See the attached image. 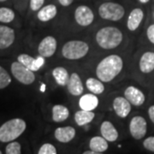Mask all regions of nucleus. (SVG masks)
I'll return each mask as SVG.
<instances>
[{"mask_svg": "<svg viewBox=\"0 0 154 154\" xmlns=\"http://www.w3.org/2000/svg\"><path fill=\"white\" fill-rule=\"evenodd\" d=\"M122 68V58L120 56L112 54L99 62L96 68V75L103 82H110L121 73Z\"/></svg>", "mask_w": 154, "mask_h": 154, "instance_id": "1", "label": "nucleus"}, {"mask_svg": "<svg viewBox=\"0 0 154 154\" xmlns=\"http://www.w3.org/2000/svg\"><path fill=\"white\" fill-rule=\"evenodd\" d=\"M123 35L119 28L116 27H105L96 33L95 39L101 48L112 50L119 46L122 41Z\"/></svg>", "mask_w": 154, "mask_h": 154, "instance_id": "2", "label": "nucleus"}, {"mask_svg": "<svg viewBox=\"0 0 154 154\" xmlns=\"http://www.w3.org/2000/svg\"><path fill=\"white\" fill-rule=\"evenodd\" d=\"M26 122L21 118H14L5 122L0 127V141L7 143L20 137L26 130Z\"/></svg>", "mask_w": 154, "mask_h": 154, "instance_id": "3", "label": "nucleus"}, {"mask_svg": "<svg viewBox=\"0 0 154 154\" xmlns=\"http://www.w3.org/2000/svg\"><path fill=\"white\" fill-rule=\"evenodd\" d=\"M89 45L82 40H70L62 48V54L68 60H78L88 53Z\"/></svg>", "mask_w": 154, "mask_h": 154, "instance_id": "4", "label": "nucleus"}, {"mask_svg": "<svg viewBox=\"0 0 154 154\" xmlns=\"http://www.w3.org/2000/svg\"><path fill=\"white\" fill-rule=\"evenodd\" d=\"M99 14L102 19L117 22L125 15L124 7L120 4L113 2H105L99 6Z\"/></svg>", "mask_w": 154, "mask_h": 154, "instance_id": "5", "label": "nucleus"}, {"mask_svg": "<svg viewBox=\"0 0 154 154\" xmlns=\"http://www.w3.org/2000/svg\"><path fill=\"white\" fill-rule=\"evenodd\" d=\"M11 69L13 76L22 84L30 85L35 81V75L33 71L24 66L19 61L14 62L11 64Z\"/></svg>", "mask_w": 154, "mask_h": 154, "instance_id": "6", "label": "nucleus"}, {"mask_svg": "<svg viewBox=\"0 0 154 154\" xmlns=\"http://www.w3.org/2000/svg\"><path fill=\"white\" fill-rule=\"evenodd\" d=\"M129 132L134 139L140 140L146 136L147 132V123L146 119L140 116H134L129 122Z\"/></svg>", "mask_w": 154, "mask_h": 154, "instance_id": "7", "label": "nucleus"}, {"mask_svg": "<svg viewBox=\"0 0 154 154\" xmlns=\"http://www.w3.org/2000/svg\"><path fill=\"white\" fill-rule=\"evenodd\" d=\"M75 20L82 27L90 26L94 20L93 11L87 5H80L75 11Z\"/></svg>", "mask_w": 154, "mask_h": 154, "instance_id": "8", "label": "nucleus"}, {"mask_svg": "<svg viewBox=\"0 0 154 154\" xmlns=\"http://www.w3.org/2000/svg\"><path fill=\"white\" fill-rule=\"evenodd\" d=\"M57 47V42L53 36H46L38 46V54L44 57H51L54 55Z\"/></svg>", "mask_w": 154, "mask_h": 154, "instance_id": "9", "label": "nucleus"}, {"mask_svg": "<svg viewBox=\"0 0 154 154\" xmlns=\"http://www.w3.org/2000/svg\"><path fill=\"white\" fill-rule=\"evenodd\" d=\"M45 58L42 56H38V57L33 58V57L28 54H21L18 56L17 61H19L24 66L28 68L32 71H38L40 68H42L45 64Z\"/></svg>", "mask_w": 154, "mask_h": 154, "instance_id": "10", "label": "nucleus"}, {"mask_svg": "<svg viewBox=\"0 0 154 154\" xmlns=\"http://www.w3.org/2000/svg\"><path fill=\"white\" fill-rule=\"evenodd\" d=\"M124 97L130 102L131 105L134 106L142 105L146 100L145 94L142 93V91L134 86H129L126 88L124 92Z\"/></svg>", "mask_w": 154, "mask_h": 154, "instance_id": "11", "label": "nucleus"}, {"mask_svg": "<svg viewBox=\"0 0 154 154\" xmlns=\"http://www.w3.org/2000/svg\"><path fill=\"white\" fill-rule=\"evenodd\" d=\"M113 110L117 116L125 118L131 111V104L125 97H116L113 100Z\"/></svg>", "mask_w": 154, "mask_h": 154, "instance_id": "12", "label": "nucleus"}, {"mask_svg": "<svg viewBox=\"0 0 154 154\" xmlns=\"http://www.w3.org/2000/svg\"><path fill=\"white\" fill-rule=\"evenodd\" d=\"M75 128L72 126L58 127L54 131V136L61 143H69L75 137Z\"/></svg>", "mask_w": 154, "mask_h": 154, "instance_id": "13", "label": "nucleus"}, {"mask_svg": "<svg viewBox=\"0 0 154 154\" xmlns=\"http://www.w3.org/2000/svg\"><path fill=\"white\" fill-rule=\"evenodd\" d=\"M15 31L10 27L0 25V49H6L14 43Z\"/></svg>", "mask_w": 154, "mask_h": 154, "instance_id": "14", "label": "nucleus"}, {"mask_svg": "<svg viewBox=\"0 0 154 154\" xmlns=\"http://www.w3.org/2000/svg\"><path fill=\"white\" fill-rule=\"evenodd\" d=\"M68 91L73 96H80L83 94L82 82L80 75L77 73H72L69 76V80L68 82Z\"/></svg>", "mask_w": 154, "mask_h": 154, "instance_id": "15", "label": "nucleus"}, {"mask_svg": "<svg viewBox=\"0 0 154 154\" xmlns=\"http://www.w3.org/2000/svg\"><path fill=\"white\" fill-rule=\"evenodd\" d=\"M100 133L101 135L109 142H115L119 136L117 129L110 121H105L102 122L100 126Z\"/></svg>", "mask_w": 154, "mask_h": 154, "instance_id": "16", "label": "nucleus"}, {"mask_svg": "<svg viewBox=\"0 0 154 154\" xmlns=\"http://www.w3.org/2000/svg\"><path fill=\"white\" fill-rule=\"evenodd\" d=\"M99 100L94 94H84L79 100V106L81 109L86 110H94L99 106Z\"/></svg>", "mask_w": 154, "mask_h": 154, "instance_id": "17", "label": "nucleus"}, {"mask_svg": "<svg viewBox=\"0 0 154 154\" xmlns=\"http://www.w3.org/2000/svg\"><path fill=\"white\" fill-rule=\"evenodd\" d=\"M144 17V12L140 8H135L134 9L128 18L127 22V27L128 30L130 31H135L140 25Z\"/></svg>", "mask_w": 154, "mask_h": 154, "instance_id": "18", "label": "nucleus"}, {"mask_svg": "<svg viewBox=\"0 0 154 154\" xmlns=\"http://www.w3.org/2000/svg\"><path fill=\"white\" fill-rule=\"evenodd\" d=\"M139 66L140 71L145 74L152 71L154 69V52H145L140 59Z\"/></svg>", "mask_w": 154, "mask_h": 154, "instance_id": "19", "label": "nucleus"}, {"mask_svg": "<svg viewBox=\"0 0 154 154\" xmlns=\"http://www.w3.org/2000/svg\"><path fill=\"white\" fill-rule=\"evenodd\" d=\"M108 140L101 136H94L89 141L90 150H93L98 154L103 153L109 147Z\"/></svg>", "mask_w": 154, "mask_h": 154, "instance_id": "20", "label": "nucleus"}, {"mask_svg": "<svg viewBox=\"0 0 154 154\" xmlns=\"http://www.w3.org/2000/svg\"><path fill=\"white\" fill-rule=\"evenodd\" d=\"M57 14V8L55 5H48L38 11L37 17L40 22H46L53 19Z\"/></svg>", "mask_w": 154, "mask_h": 154, "instance_id": "21", "label": "nucleus"}, {"mask_svg": "<svg viewBox=\"0 0 154 154\" xmlns=\"http://www.w3.org/2000/svg\"><path fill=\"white\" fill-rule=\"evenodd\" d=\"M95 117V114L93 110H82L76 111L75 114V121L77 125L79 126H84L90 123Z\"/></svg>", "mask_w": 154, "mask_h": 154, "instance_id": "22", "label": "nucleus"}, {"mask_svg": "<svg viewBox=\"0 0 154 154\" xmlns=\"http://www.w3.org/2000/svg\"><path fill=\"white\" fill-rule=\"evenodd\" d=\"M69 116V110L63 105H56L52 107V120L55 122H63Z\"/></svg>", "mask_w": 154, "mask_h": 154, "instance_id": "23", "label": "nucleus"}, {"mask_svg": "<svg viewBox=\"0 0 154 154\" xmlns=\"http://www.w3.org/2000/svg\"><path fill=\"white\" fill-rule=\"evenodd\" d=\"M52 76L55 79L56 82L59 86L64 87V86L68 85L69 80V75L65 68L56 67L52 70Z\"/></svg>", "mask_w": 154, "mask_h": 154, "instance_id": "24", "label": "nucleus"}, {"mask_svg": "<svg viewBox=\"0 0 154 154\" xmlns=\"http://www.w3.org/2000/svg\"><path fill=\"white\" fill-rule=\"evenodd\" d=\"M86 87L92 94H96V95L103 94L105 89L102 81H100L99 78L96 79L93 77L88 78L86 81Z\"/></svg>", "mask_w": 154, "mask_h": 154, "instance_id": "25", "label": "nucleus"}, {"mask_svg": "<svg viewBox=\"0 0 154 154\" xmlns=\"http://www.w3.org/2000/svg\"><path fill=\"white\" fill-rule=\"evenodd\" d=\"M15 19V12L10 8H0V22L9 23Z\"/></svg>", "mask_w": 154, "mask_h": 154, "instance_id": "26", "label": "nucleus"}, {"mask_svg": "<svg viewBox=\"0 0 154 154\" xmlns=\"http://www.w3.org/2000/svg\"><path fill=\"white\" fill-rule=\"evenodd\" d=\"M11 83V77L5 69L0 66V89L7 88Z\"/></svg>", "mask_w": 154, "mask_h": 154, "instance_id": "27", "label": "nucleus"}, {"mask_svg": "<svg viewBox=\"0 0 154 154\" xmlns=\"http://www.w3.org/2000/svg\"><path fill=\"white\" fill-rule=\"evenodd\" d=\"M22 152L21 144L17 141H11L5 147L6 154H20Z\"/></svg>", "mask_w": 154, "mask_h": 154, "instance_id": "28", "label": "nucleus"}, {"mask_svg": "<svg viewBox=\"0 0 154 154\" xmlns=\"http://www.w3.org/2000/svg\"><path fill=\"white\" fill-rule=\"evenodd\" d=\"M57 151L55 146L51 143H45L38 150V154H57Z\"/></svg>", "mask_w": 154, "mask_h": 154, "instance_id": "29", "label": "nucleus"}, {"mask_svg": "<svg viewBox=\"0 0 154 154\" xmlns=\"http://www.w3.org/2000/svg\"><path fill=\"white\" fill-rule=\"evenodd\" d=\"M143 146L146 150L152 152H154V136L146 138L143 142Z\"/></svg>", "mask_w": 154, "mask_h": 154, "instance_id": "30", "label": "nucleus"}, {"mask_svg": "<svg viewBox=\"0 0 154 154\" xmlns=\"http://www.w3.org/2000/svg\"><path fill=\"white\" fill-rule=\"evenodd\" d=\"M45 0H30V8L33 11H39L44 5Z\"/></svg>", "mask_w": 154, "mask_h": 154, "instance_id": "31", "label": "nucleus"}, {"mask_svg": "<svg viewBox=\"0 0 154 154\" xmlns=\"http://www.w3.org/2000/svg\"><path fill=\"white\" fill-rule=\"evenodd\" d=\"M146 34H147V38L150 40L151 43L154 44V24L151 25L146 31Z\"/></svg>", "mask_w": 154, "mask_h": 154, "instance_id": "32", "label": "nucleus"}, {"mask_svg": "<svg viewBox=\"0 0 154 154\" xmlns=\"http://www.w3.org/2000/svg\"><path fill=\"white\" fill-rule=\"evenodd\" d=\"M57 1H58V3L60 4L61 5L63 6V7L69 6L74 2V0H57Z\"/></svg>", "mask_w": 154, "mask_h": 154, "instance_id": "33", "label": "nucleus"}, {"mask_svg": "<svg viewBox=\"0 0 154 154\" xmlns=\"http://www.w3.org/2000/svg\"><path fill=\"white\" fill-rule=\"evenodd\" d=\"M148 115L151 121L154 123V105L150 106L148 109Z\"/></svg>", "mask_w": 154, "mask_h": 154, "instance_id": "34", "label": "nucleus"}, {"mask_svg": "<svg viewBox=\"0 0 154 154\" xmlns=\"http://www.w3.org/2000/svg\"><path fill=\"white\" fill-rule=\"evenodd\" d=\"M84 154H98L97 152H95L93 150H91V151H86V152H84Z\"/></svg>", "mask_w": 154, "mask_h": 154, "instance_id": "35", "label": "nucleus"}, {"mask_svg": "<svg viewBox=\"0 0 154 154\" xmlns=\"http://www.w3.org/2000/svg\"><path fill=\"white\" fill-rule=\"evenodd\" d=\"M139 1H140V3H142V4H146V3H148L150 0H139Z\"/></svg>", "mask_w": 154, "mask_h": 154, "instance_id": "36", "label": "nucleus"}, {"mask_svg": "<svg viewBox=\"0 0 154 154\" xmlns=\"http://www.w3.org/2000/svg\"><path fill=\"white\" fill-rule=\"evenodd\" d=\"M7 0H0V2H5Z\"/></svg>", "mask_w": 154, "mask_h": 154, "instance_id": "37", "label": "nucleus"}, {"mask_svg": "<svg viewBox=\"0 0 154 154\" xmlns=\"http://www.w3.org/2000/svg\"><path fill=\"white\" fill-rule=\"evenodd\" d=\"M0 154H2V152H1V151H0Z\"/></svg>", "mask_w": 154, "mask_h": 154, "instance_id": "38", "label": "nucleus"}]
</instances>
